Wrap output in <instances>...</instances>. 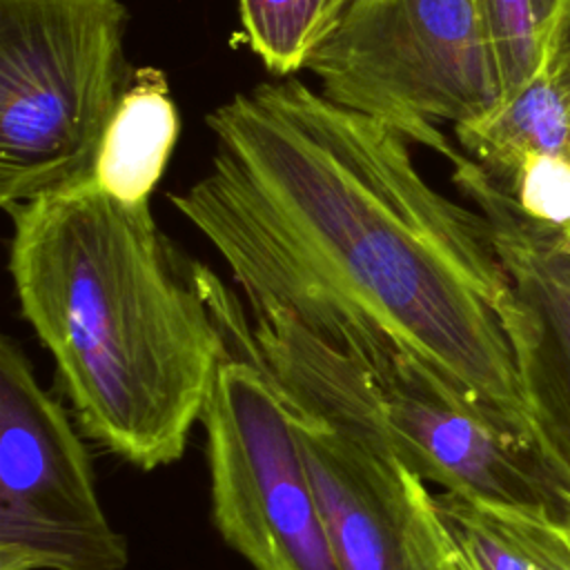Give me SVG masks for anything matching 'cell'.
<instances>
[{
    "label": "cell",
    "mask_w": 570,
    "mask_h": 570,
    "mask_svg": "<svg viewBox=\"0 0 570 570\" xmlns=\"http://www.w3.org/2000/svg\"><path fill=\"white\" fill-rule=\"evenodd\" d=\"M205 122L209 169L169 203L249 312L403 347L532 439L490 227L425 180L399 129L296 76L236 91Z\"/></svg>",
    "instance_id": "6da1fadb"
},
{
    "label": "cell",
    "mask_w": 570,
    "mask_h": 570,
    "mask_svg": "<svg viewBox=\"0 0 570 570\" xmlns=\"http://www.w3.org/2000/svg\"><path fill=\"white\" fill-rule=\"evenodd\" d=\"M120 0H0V205L91 174L136 69Z\"/></svg>",
    "instance_id": "277c9868"
},
{
    "label": "cell",
    "mask_w": 570,
    "mask_h": 570,
    "mask_svg": "<svg viewBox=\"0 0 570 570\" xmlns=\"http://www.w3.org/2000/svg\"><path fill=\"white\" fill-rule=\"evenodd\" d=\"M568 156H570V151H568Z\"/></svg>",
    "instance_id": "e0dca14e"
},
{
    "label": "cell",
    "mask_w": 570,
    "mask_h": 570,
    "mask_svg": "<svg viewBox=\"0 0 570 570\" xmlns=\"http://www.w3.org/2000/svg\"><path fill=\"white\" fill-rule=\"evenodd\" d=\"M454 187L485 218L505 274L499 307L532 439L570 494V234L528 216L459 151Z\"/></svg>",
    "instance_id": "9c48e42d"
},
{
    "label": "cell",
    "mask_w": 570,
    "mask_h": 570,
    "mask_svg": "<svg viewBox=\"0 0 570 570\" xmlns=\"http://www.w3.org/2000/svg\"><path fill=\"white\" fill-rule=\"evenodd\" d=\"M568 0H479L501 100L548 67Z\"/></svg>",
    "instance_id": "4fadbf2b"
},
{
    "label": "cell",
    "mask_w": 570,
    "mask_h": 570,
    "mask_svg": "<svg viewBox=\"0 0 570 570\" xmlns=\"http://www.w3.org/2000/svg\"><path fill=\"white\" fill-rule=\"evenodd\" d=\"M354 0H238V18L252 53L274 78L307 69L338 29Z\"/></svg>",
    "instance_id": "7c38bea8"
},
{
    "label": "cell",
    "mask_w": 570,
    "mask_h": 570,
    "mask_svg": "<svg viewBox=\"0 0 570 570\" xmlns=\"http://www.w3.org/2000/svg\"><path fill=\"white\" fill-rule=\"evenodd\" d=\"M561 528H563V534H566V539H568V543H570V519H568L566 523H561Z\"/></svg>",
    "instance_id": "2e32d148"
},
{
    "label": "cell",
    "mask_w": 570,
    "mask_h": 570,
    "mask_svg": "<svg viewBox=\"0 0 570 570\" xmlns=\"http://www.w3.org/2000/svg\"><path fill=\"white\" fill-rule=\"evenodd\" d=\"M459 147L505 189L537 158L568 156L570 96L546 67L485 116L454 127Z\"/></svg>",
    "instance_id": "8fae6325"
},
{
    "label": "cell",
    "mask_w": 570,
    "mask_h": 570,
    "mask_svg": "<svg viewBox=\"0 0 570 570\" xmlns=\"http://www.w3.org/2000/svg\"><path fill=\"white\" fill-rule=\"evenodd\" d=\"M7 214L20 312L80 432L142 472L178 461L227 352L203 265L91 174Z\"/></svg>",
    "instance_id": "7a4b0ae2"
},
{
    "label": "cell",
    "mask_w": 570,
    "mask_h": 570,
    "mask_svg": "<svg viewBox=\"0 0 570 570\" xmlns=\"http://www.w3.org/2000/svg\"><path fill=\"white\" fill-rule=\"evenodd\" d=\"M76 419L0 341V570H125L129 546L96 490Z\"/></svg>",
    "instance_id": "52a82bcc"
},
{
    "label": "cell",
    "mask_w": 570,
    "mask_h": 570,
    "mask_svg": "<svg viewBox=\"0 0 570 570\" xmlns=\"http://www.w3.org/2000/svg\"><path fill=\"white\" fill-rule=\"evenodd\" d=\"M548 69L552 71L561 89L570 96V0L563 7V13L552 40Z\"/></svg>",
    "instance_id": "5bb4252c"
},
{
    "label": "cell",
    "mask_w": 570,
    "mask_h": 570,
    "mask_svg": "<svg viewBox=\"0 0 570 570\" xmlns=\"http://www.w3.org/2000/svg\"><path fill=\"white\" fill-rule=\"evenodd\" d=\"M180 120L167 78L156 67L136 69L98 145L91 178L109 196L149 203L178 142Z\"/></svg>",
    "instance_id": "30bf717a"
},
{
    "label": "cell",
    "mask_w": 570,
    "mask_h": 570,
    "mask_svg": "<svg viewBox=\"0 0 570 570\" xmlns=\"http://www.w3.org/2000/svg\"><path fill=\"white\" fill-rule=\"evenodd\" d=\"M330 343V341H327ZM383 430L428 485L566 523L570 494L539 445L403 347L345 336Z\"/></svg>",
    "instance_id": "ba28073f"
},
{
    "label": "cell",
    "mask_w": 570,
    "mask_h": 570,
    "mask_svg": "<svg viewBox=\"0 0 570 570\" xmlns=\"http://www.w3.org/2000/svg\"><path fill=\"white\" fill-rule=\"evenodd\" d=\"M227 338L200 425L212 521L252 570H341L292 407L247 341L240 301L200 267Z\"/></svg>",
    "instance_id": "5b68a950"
},
{
    "label": "cell",
    "mask_w": 570,
    "mask_h": 570,
    "mask_svg": "<svg viewBox=\"0 0 570 570\" xmlns=\"http://www.w3.org/2000/svg\"><path fill=\"white\" fill-rule=\"evenodd\" d=\"M283 390L341 570H468L436 494L392 448L361 363L283 309L247 312Z\"/></svg>",
    "instance_id": "3957f363"
},
{
    "label": "cell",
    "mask_w": 570,
    "mask_h": 570,
    "mask_svg": "<svg viewBox=\"0 0 570 570\" xmlns=\"http://www.w3.org/2000/svg\"><path fill=\"white\" fill-rule=\"evenodd\" d=\"M307 71L332 102L379 118L452 160L436 122H472L501 102L479 0H354Z\"/></svg>",
    "instance_id": "8992f818"
},
{
    "label": "cell",
    "mask_w": 570,
    "mask_h": 570,
    "mask_svg": "<svg viewBox=\"0 0 570 570\" xmlns=\"http://www.w3.org/2000/svg\"><path fill=\"white\" fill-rule=\"evenodd\" d=\"M563 530V528H561ZM566 537V534H563ZM559 570H570V543L566 539V548H563V557H561V563H559Z\"/></svg>",
    "instance_id": "9a60e30c"
}]
</instances>
